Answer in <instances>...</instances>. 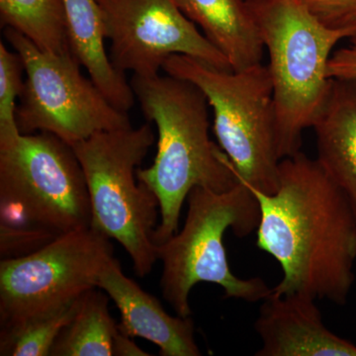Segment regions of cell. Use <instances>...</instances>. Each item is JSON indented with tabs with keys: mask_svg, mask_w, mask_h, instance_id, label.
I'll use <instances>...</instances> for the list:
<instances>
[{
	"mask_svg": "<svg viewBox=\"0 0 356 356\" xmlns=\"http://www.w3.org/2000/svg\"><path fill=\"white\" fill-rule=\"evenodd\" d=\"M134 93L149 122L158 129L153 165L138 170V179L156 194L159 222L156 248L175 235L185 200L195 187L229 191L238 182L221 147L210 139L207 97L195 84L166 74L134 76Z\"/></svg>",
	"mask_w": 356,
	"mask_h": 356,
	"instance_id": "cell-2",
	"label": "cell"
},
{
	"mask_svg": "<svg viewBox=\"0 0 356 356\" xmlns=\"http://www.w3.org/2000/svg\"><path fill=\"white\" fill-rule=\"evenodd\" d=\"M154 143L147 123L98 133L72 146L88 184L91 227L125 248L140 277L151 273L159 261V200L137 175Z\"/></svg>",
	"mask_w": 356,
	"mask_h": 356,
	"instance_id": "cell-5",
	"label": "cell"
},
{
	"mask_svg": "<svg viewBox=\"0 0 356 356\" xmlns=\"http://www.w3.org/2000/svg\"><path fill=\"white\" fill-rule=\"evenodd\" d=\"M117 331L108 297L99 288H92L79 299L76 314L54 343L51 356H112Z\"/></svg>",
	"mask_w": 356,
	"mask_h": 356,
	"instance_id": "cell-16",
	"label": "cell"
},
{
	"mask_svg": "<svg viewBox=\"0 0 356 356\" xmlns=\"http://www.w3.org/2000/svg\"><path fill=\"white\" fill-rule=\"evenodd\" d=\"M79 299L13 331L0 332V355H51L54 343L76 314Z\"/></svg>",
	"mask_w": 356,
	"mask_h": 356,
	"instance_id": "cell-18",
	"label": "cell"
},
{
	"mask_svg": "<svg viewBox=\"0 0 356 356\" xmlns=\"http://www.w3.org/2000/svg\"><path fill=\"white\" fill-rule=\"evenodd\" d=\"M315 17L327 27L341 28L356 11V0H300Z\"/></svg>",
	"mask_w": 356,
	"mask_h": 356,
	"instance_id": "cell-21",
	"label": "cell"
},
{
	"mask_svg": "<svg viewBox=\"0 0 356 356\" xmlns=\"http://www.w3.org/2000/svg\"><path fill=\"white\" fill-rule=\"evenodd\" d=\"M341 28H353V29L356 30V11L355 13L351 14L348 19L344 21Z\"/></svg>",
	"mask_w": 356,
	"mask_h": 356,
	"instance_id": "cell-24",
	"label": "cell"
},
{
	"mask_svg": "<svg viewBox=\"0 0 356 356\" xmlns=\"http://www.w3.org/2000/svg\"><path fill=\"white\" fill-rule=\"evenodd\" d=\"M184 227L156 248L163 264L161 294L180 317L191 316L189 294L200 282L214 283L226 298L248 303L264 301L273 288L259 277L242 280L229 268L225 232L232 229L238 238L257 229L261 220L259 201L247 184L238 179L229 191L216 192L203 187L192 189Z\"/></svg>",
	"mask_w": 356,
	"mask_h": 356,
	"instance_id": "cell-4",
	"label": "cell"
},
{
	"mask_svg": "<svg viewBox=\"0 0 356 356\" xmlns=\"http://www.w3.org/2000/svg\"><path fill=\"white\" fill-rule=\"evenodd\" d=\"M166 74L197 86L214 112L213 130L219 146L248 186L273 194L278 187L276 109L268 65L234 72L217 69L197 58L173 55Z\"/></svg>",
	"mask_w": 356,
	"mask_h": 356,
	"instance_id": "cell-6",
	"label": "cell"
},
{
	"mask_svg": "<svg viewBox=\"0 0 356 356\" xmlns=\"http://www.w3.org/2000/svg\"><path fill=\"white\" fill-rule=\"evenodd\" d=\"M4 37L20 56L26 72L16 110L21 134L50 133L74 146L98 133L132 127L127 113L83 76L72 51L41 50L13 28H4Z\"/></svg>",
	"mask_w": 356,
	"mask_h": 356,
	"instance_id": "cell-8",
	"label": "cell"
},
{
	"mask_svg": "<svg viewBox=\"0 0 356 356\" xmlns=\"http://www.w3.org/2000/svg\"><path fill=\"white\" fill-rule=\"evenodd\" d=\"M57 236L44 229L0 222V257L1 259L26 257L37 252Z\"/></svg>",
	"mask_w": 356,
	"mask_h": 356,
	"instance_id": "cell-20",
	"label": "cell"
},
{
	"mask_svg": "<svg viewBox=\"0 0 356 356\" xmlns=\"http://www.w3.org/2000/svg\"><path fill=\"white\" fill-rule=\"evenodd\" d=\"M248 188L261 209L257 248L282 269L273 293L346 305L356 261V211L346 193L301 151L281 159L274 193Z\"/></svg>",
	"mask_w": 356,
	"mask_h": 356,
	"instance_id": "cell-1",
	"label": "cell"
},
{
	"mask_svg": "<svg viewBox=\"0 0 356 356\" xmlns=\"http://www.w3.org/2000/svg\"><path fill=\"white\" fill-rule=\"evenodd\" d=\"M97 288L113 300L120 312L118 330L122 334L151 341L163 356L201 355L193 320L170 316L156 297L124 274L116 257L103 269Z\"/></svg>",
	"mask_w": 356,
	"mask_h": 356,
	"instance_id": "cell-12",
	"label": "cell"
},
{
	"mask_svg": "<svg viewBox=\"0 0 356 356\" xmlns=\"http://www.w3.org/2000/svg\"><path fill=\"white\" fill-rule=\"evenodd\" d=\"M63 1L70 51L111 104L128 113L135 103V93L125 74L115 69L107 55L104 20L97 0Z\"/></svg>",
	"mask_w": 356,
	"mask_h": 356,
	"instance_id": "cell-15",
	"label": "cell"
},
{
	"mask_svg": "<svg viewBox=\"0 0 356 356\" xmlns=\"http://www.w3.org/2000/svg\"><path fill=\"white\" fill-rule=\"evenodd\" d=\"M111 238L92 228L63 234L37 252L0 262V332L74 303L97 287L114 257Z\"/></svg>",
	"mask_w": 356,
	"mask_h": 356,
	"instance_id": "cell-9",
	"label": "cell"
},
{
	"mask_svg": "<svg viewBox=\"0 0 356 356\" xmlns=\"http://www.w3.org/2000/svg\"><path fill=\"white\" fill-rule=\"evenodd\" d=\"M312 297L271 293L254 324L262 346L257 356H356V346L324 324Z\"/></svg>",
	"mask_w": 356,
	"mask_h": 356,
	"instance_id": "cell-11",
	"label": "cell"
},
{
	"mask_svg": "<svg viewBox=\"0 0 356 356\" xmlns=\"http://www.w3.org/2000/svg\"><path fill=\"white\" fill-rule=\"evenodd\" d=\"M348 48L337 51L330 58L327 74L330 79H356V36Z\"/></svg>",
	"mask_w": 356,
	"mask_h": 356,
	"instance_id": "cell-22",
	"label": "cell"
},
{
	"mask_svg": "<svg viewBox=\"0 0 356 356\" xmlns=\"http://www.w3.org/2000/svg\"><path fill=\"white\" fill-rule=\"evenodd\" d=\"M113 355L115 356H147L149 353L143 350L133 341V337L126 336L117 331L113 341Z\"/></svg>",
	"mask_w": 356,
	"mask_h": 356,
	"instance_id": "cell-23",
	"label": "cell"
},
{
	"mask_svg": "<svg viewBox=\"0 0 356 356\" xmlns=\"http://www.w3.org/2000/svg\"><path fill=\"white\" fill-rule=\"evenodd\" d=\"M110 60L122 74L158 76L168 58L184 55L233 70L226 57L180 10L175 0H97Z\"/></svg>",
	"mask_w": 356,
	"mask_h": 356,
	"instance_id": "cell-10",
	"label": "cell"
},
{
	"mask_svg": "<svg viewBox=\"0 0 356 356\" xmlns=\"http://www.w3.org/2000/svg\"><path fill=\"white\" fill-rule=\"evenodd\" d=\"M0 222L55 236L90 228V199L74 149L50 133L0 140Z\"/></svg>",
	"mask_w": 356,
	"mask_h": 356,
	"instance_id": "cell-7",
	"label": "cell"
},
{
	"mask_svg": "<svg viewBox=\"0 0 356 356\" xmlns=\"http://www.w3.org/2000/svg\"><path fill=\"white\" fill-rule=\"evenodd\" d=\"M313 129L318 163L356 211V79H332L331 93Z\"/></svg>",
	"mask_w": 356,
	"mask_h": 356,
	"instance_id": "cell-13",
	"label": "cell"
},
{
	"mask_svg": "<svg viewBox=\"0 0 356 356\" xmlns=\"http://www.w3.org/2000/svg\"><path fill=\"white\" fill-rule=\"evenodd\" d=\"M23 65L20 56L0 43V140L19 135L16 121V99L24 88Z\"/></svg>",
	"mask_w": 356,
	"mask_h": 356,
	"instance_id": "cell-19",
	"label": "cell"
},
{
	"mask_svg": "<svg viewBox=\"0 0 356 356\" xmlns=\"http://www.w3.org/2000/svg\"><path fill=\"white\" fill-rule=\"evenodd\" d=\"M269 55L280 159L301 151L304 131L313 128L331 93L327 70L341 40L353 28H331L300 0H247Z\"/></svg>",
	"mask_w": 356,
	"mask_h": 356,
	"instance_id": "cell-3",
	"label": "cell"
},
{
	"mask_svg": "<svg viewBox=\"0 0 356 356\" xmlns=\"http://www.w3.org/2000/svg\"><path fill=\"white\" fill-rule=\"evenodd\" d=\"M234 72L261 64L264 44L247 0H175Z\"/></svg>",
	"mask_w": 356,
	"mask_h": 356,
	"instance_id": "cell-14",
	"label": "cell"
},
{
	"mask_svg": "<svg viewBox=\"0 0 356 356\" xmlns=\"http://www.w3.org/2000/svg\"><path fill=\"white\" fill-rule=\"evenodd\" d=\"M2 27L13 28L41 50L70 51L63 0H0Z\"/></svg>",
	"mask_w": 356,
	"mask_h": 356,
	"instance_id": "cell-17",
	"label": "cell"
}]
</instances>
